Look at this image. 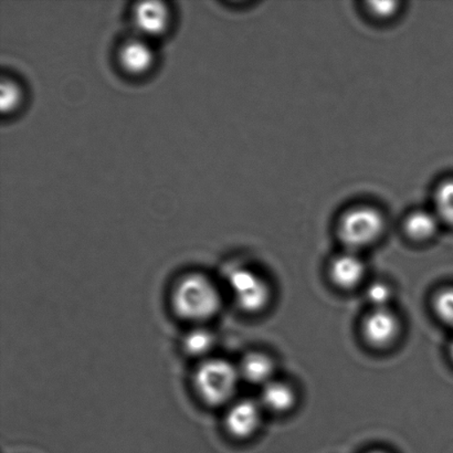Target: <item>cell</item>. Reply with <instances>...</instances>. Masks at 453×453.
I'll use <instances>...</instances> for the list:
<instances>
[{
	"instance_id": "obj_1",
	"label": "cell",
	"mask_w": 453,
	"mask_h": 453,
	"mask_svg": "<svg viewBox=\"0 0 453 453\" xmlns=\"http://www.w3.org/2000/svg\"><path fill=\"white\" fill-rule=\"evenodd\" d=\"M172 306L181 319L202 323L219 312L221 296L219 288L207 275L188 273L176 283L172 293Z\"/></svg>"
},
{
	"instance_id": "obj_2",
	"label": "cell",
	"mask_w": 453,
	"mask_h": 453,
	"mask_svg": "<svg viewBox=\"0 0 453 453\" xmlns=\"http://www.w3.org/2000/svg\"><path fill=\"white\" fill-rule=\"evenodd\" d=\"M240 380L238 366L224 358L210 357L199 364L194 386L206 405L217 407L233 401Z\"/></svg>"
},
{
	"instance_id": "obj_3",
	"label": "cell",
	"mask_w": 453,
	"mask_h": 453,
	"mask_svg": "<svg viewBox=\"0 0 453 453\" xmlns=\"http://www.w3.org/2000/svg\"><path fill=\"white\" fill-rule=\"evenodd\" d=\"M385 219L377 208L357 206L350 208L341 217L339 235L350 251L375 243L385 231Z\"/></svg>"
},
{
	"instance_id": "obj_4",
	"label": "cell",
	"mask_w": 453,
	"mask_h": 453,
	"mask_svg": "<svg viewBox=\"0 0 453 453\" xmlns=\"http://www.w3.org/2000/svg\"><path fill=\"white\" fill-rule=\"evenodd\" d=\"M229 287L235 303L244 312H260L269 303L271 297L269 284L255 271L247 268L231 271Z\"/></svg>"
},
{
	"instance_id": "obj_5",
	"label": "cell",
	"mask_w": 453,
	"mask_h": 453,
	"mask_svg": "<svg viewBox=\"0 0 453 453\" xmlns=\"http://www.w3.org/2000/svg\"><path fill=\"white\" fill-rule=\"evenodd\" d=\"M118 62L124 73L140 78L154 68L157 55L150 40L136 35L119 46Z\"/></svg>"
},
{
	"instance_id": "obj_6",
	"label": "cell",
	"mask_w": 453,
	"mask_h": 453,
	"mask_svg": "<svg viewBox=\"0 0 453 453\" xmlns=\"http://www.w3.org/2000/svg\"><path fill=\"white\" fill-rule=\"evenodd\" d=\"M172 13L165 3L141 2L132 11L133 26L137 35L145 39L161 37L171 25Z\"/></svg>"
},
{
	"instance_id": "obj_7",
	"label": "cell",
	"mask_w": 453,
	"mask_h": 453,
	"mask_svg": "<svg viewBox=\"0 0 453 453\" xmlns=\"http://www.w3.org/2000/svg\"><path fill=\"white\" fill-rule=\"evenodd\" d=\"M262 410L259 402L242 399L234 402L226 411V432L237 439H247L257 432L261 425Z\"/></svg>"
},
{
	"instance_id": "obj_8",
	"label": "cell",
	"mask_w": 453,
	"mask_h": 453,
	"mask_svg": "<svg viewBox=\"0 0 453 453\" xmlns=\"http://www.w3.org/2000/svg\"><path fill=\"white\" fill-rule=\"evenodd\" d=\"M363 335L375 348H386L397 339L401 326L396 314L388 308L372 309L363 322Z\"/></svg>"
},
{
	"instance_id": "obj_9",
	"label": "cell",
	"mask_w": 453,
	"mask_h": 453,
	"mask_svg": "<svg viewBox=\"0 0 453 453\" xmlns=\"http://www.w3.org/2000/svg\"><path fill=\"white\" fill-rule=\"evenodd\" d=\"M366 266L354 251L342 253L332 261L330 275L332 281L342 288L357 287L365 277Z\"/></svg>"
},
{
	"instance_id": "obj_10",
	"label": "cell",
	"mask_w": 453,
	"mask_h": 453,
	"mask_svg": "<svg viewBox=\"0 0 453 453\" xmlns=\"http://www.w3.org/2000/svg\"><path fill=\"white\" fill-rule=\"evenodd\" d=\"M238 371L242 380L253 385H265L273 380L275 371L273 358L265 353L250 352L244 355L239 363Z\"/></svg>"
},
{
	"instance_id": "obj_11",
	"label": "cell",
	"mask_w": 453,
	"mask_h": 453,
	"mask_svg": "<svg viewBox=\"0 0 453 453\" xmlns=\"http://www.w3.org/2000/svg\"><path fill=\"white\" fill-rule=\"evenodd\" d=\"M296 402L295 390L283 381L273 380L262 388L259 403L264 410L275 414H284L295 407Z\"/></svg>"
},
{
	"instance_id": "obj_12",
	"label": "cell",
	"mask_w": 453,
	"mask_h": 453,
	"mask_svg": "<svg viewBox=\"0 0 453 453\" xmlns=\"http://www.w3.org/2000/svg\"><path fill=\"white\" fill-rule=\"evenodd\" d=\"M439 224L441 220L434 211L420 210L407 216L403 229L408 237L415 242H427L436 235Z\"/></svg>"
},
{
	"instance_id": "obj_13",
	"label": "cell",
	"mask_w": 453,
	"mask_h": 453,
	"mask_svg": "<svg viewBox=\"0 0 453 453\" xmlns=\"http://www.w3.org/2000/svg\"><path fill=\"white\" fill-rule=\"evenodd\" d=\"M216 346L214 333L205 327H195L183 339L185 353L192 357L207 359Z\"/></svg>"
},
{
	"instance_id": "obj_14",
	"label": "cell",
	"mask_w": 453,
	"mask_h": 453,
	"mask_svg": "<svg viewBox=\"0 0 453 453\" xmlns=\"http://www.w3.org/2000/svg\"><path fill=\"white\" fill-rule=\"evenodd\" d=\"M434 206L439 220L453 226V180L438 186L434 195Z\"/></svg>"
},
{
	"instance_id": "obj_15",
	"label": "cell",
	"mask_w": 453,
	"mask_h": 453,
	"mask_svg": "<svg viewBox=\"0 0 453 453\" xmlns=\"http://www.w3.org/2000/svg\"><path fill=\"white\" fill-rule=\"evenodd\" d=\"M24 101V90L13 79H3L0 88V106L4 114L12 113Z\"/></svg>"
},
{
	"instance_id": "obj_16",
	"label": "cell",
	"mask_w": 453,
	"mask_h": 453,
	"mask_svg": "<svg viewBox=\"0 0 453 453\" xmlns=\"http://www.w3.org/2000/svg\"><path fill=\"white\" fill-rule=\"evenodd\" d=\"M434 310L446 326L453 328V288H442L434 296Z\"/></svg>"
},
{
	"instance_id": "obj_17",
	"label": "cell",
	"mask_w": 453,
	"mask_h": 453,
	"mask_svg": "<svg viewBox=\"0 0 453 453\" xmlns=\"http://www.w3.org/2000/svg\"><path fill=\"white\" fill-rule=\"evenodd\" d=\"M366 299L372 309L388 308V302L392 300L393 291L388 283L372 282L366 288Z\"/></svg>"
},
{
	"instance_id": "obj_18",
	"label": "cell",
	"mask_w": 453,
	"mask_h": 453,
	"mask_svg": "<svg viewBox=\"0 0 453 453\" xmlns=\"http://www.w3.org/2000/svg\"><path fill=\"white\" fill-rule=\"evenodd\" d=\"M399 4L396 2H372L368 3V8L372 15L381 19H388V18L396 15L398 12Z\"/></svg>"
},
{
	"instance_id": "obj_19",
	"label": "cell",
	"mask_w": 453,
	"mask_h": 453,
	"mask_svg": "<svg viewBox=\"0 0 453 453\" xmlns=\"http://www.w3.org/2000/svg\"><path fill=\"white\" fill-rule=\"evenodd\" d=\"M449 354H450V357L452 359V362H453V340L450 343V346H449Z\"/></svg>"
},
{
	"instance_id": "obj_20",
	"label": "cell",
	"mask_w": 453,
	"mask_h": 453,
	"mask_svg": "<svg viewBox=\"0 0 453 453\" xmlns=\"http://www.w3.org/2000/svg\"><path fill=\"white\" fill-rule=\"evenodd\" d=\"M371 453H385V452H381V451H374V452H371Z\"/></svg>"
}]
</instances>
